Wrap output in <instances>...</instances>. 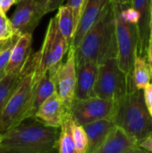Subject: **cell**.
<instances>
[{"instance_id":"cell-24","label":"cell","mask_w":152,"mask_h":153,"mask_svg":"<svg viewBox=\"0 0 152 153\" xmlns=\"http://www.w3.org/2000/svg\"><path fill=\"white\" fill-rule=\"evenodd\" d=\"M18 35L10 22V19L6 16V14L0 10V43L5 42ZM21 37V36H20Z\"/></svg>"},{"instance_id":"cell-2","label":"cell","mask_w":152,"mask_h":153,"mask_svg":"<svg viewBox=\"0 0 152 153\" xmlns=\"http://www.w3.org/2000/svg\"><path fill=\"white\" fill-rule=\"evenodd\" d=\"M73 49L76 66L88 62L99 65L109 58L117 57L115 14L111 2Z\"/></svg>"},{"instance_id":"cell-1","label":"cell","mask_w":152,"mask_h":153,"mask_svg":"<svg viewBox=\"0 0 152 153\" xmlns=\"http://www.w3.org/2000/svg\"><path fill=\"white\" fill-rule=\"evenodd\" d=\"M59 133L36 117L23 119L3 134L0 153H58Z\"/></svg>"},{"instance_id":"cell-5","label":"cell","mask_w":152,"mask_h":153,"mask_svg":"<svg viewBox=\"0 0 152 153\" xmlns=\"http://www.w3.org/2000/svg\"><path fill=\"white\" fill-rule=\"evenodd\" d=\"M112 5L116 22L117 61L121 70L127 75L129 83L128 92H130L135 90L132 82V71L138 47L137 24L130 22L124 18L121 4L112 3Z\"/></svg>"},{"instance_id":"cell-11","label":"cell","mask_w":152,"mask_h":153,"mask_svg":"<svg viewBox=\"0 0 152 153\" xmlns=\"http://www.w3.org/2000/svg\"><path fill=\"white\" fill-rule=\"evenodd\" d=\"M62 64V63H61ZM61 64L49 68L39 81L33 85V91L30 98V101L24 116V119L29 117H34L40 105L53 93L56 91V81L57 71Z\"/></svg>"},{"instance_id":"cell-31","label":"cell","mask_w":152,"mask_h":153,"mask_svg":"<svg viewBox=\"0 0 152 153\" xmlns=\"http://www.w3.org/2000/svg\"><path fill=\"white\" fill-rule=\"evenodd\" d=\"M139 147L152 153V134L139 143Z\"/></svg>"},{"instance_id":"cell-3","label":"cell","mask_w":152,"mask_h":153,"mask_svg":"<svg viewBox=\"0 0 152 153\" xmlns=\"http://www.w3.org/2000/svg\"><path fill=\"white\" fill-rule=\"evenodd\" d=\"M139 143L152 134V117L144 102L143 91L134 90L116 101L111 119Z\"/></svg>"},{"instance_id":"cell-14","label":"cell","mask_w":152,"mask_h":153,"mask_svg":"<svg viewBox=\"0 0 152 153\" xmlns=\"http://www.w3.org/2000/svg\"><path fill=\"white\" fill-rule=\"evenodd\" d=\"M65 113L63 102L56 91L40 105L34 117L47 126L60 128Z\"/></svg>"},{"instance_id":"cell-28","label":"cell","mask_w":152,"mask_h":153,"mask_svg":"<svg viewBox=\"0 0 152 153\" xmlns=\"http://www.w3.org/2000/svg\"><path fill=\"white\" fill-rule=\"evenodd\" d=\"M147 61L150 67L151 72V82L152 83V31L150 34V39H149V46H148V51H147Z\"/></svg>"},{"instance_id":"cell-35","label":"cell","mask_w":152,"mask_h":153,"mask_svg":"<svg viewBox=\"0 0 152 153\" xmlns=\"http://www.w3.org/2000/svg\"><path fill=\"white\" fill-rule=\"evenodd\" d=\"M2 136H3V134H0V142H1V140H2Z\"/></svg>"},{"instance_id":"cell-17","label":"cell","mask_w":152,"mask_h":153,"mask_svg":"<svg viewBox=\"0 0 152 153\" xmlns=\"http://www.w3.org/2000/svg\"><path fill=\"white\" fill-rule=\"evenodd\" d=\"M31 34H24L19 38L12 49L10 59L4 69L5 75L17 74L22 70L24 65L31 55Z\"/></svg>"},{"instance_id":"cell-10","label":"cell","mask_w":152,"mask_h":153,"mask_svg":"<svg viewBox=\"0 0 152 153\" xmlns=\"http://www.w3.org/2000/svg\"><path fill=\"white\" fill-rule=\"evenodd\" d=\"M65 61H63L56 74V93L61 99L65 111L68 113L74 100L76 87V65L74 49L70 47Z\"/></svg>"},{"instance_id":"cell-15","label":"cell","mask_w":152,"mask_h":153,"mask_svg":"<svg viewBox=\"0 0 152 153\" xmlns=\"http://www.w3.org/2000/svg\"><path fill=\"white\" fill-rule=\"evenodd\" d=\"M99 65L92 62L76 66V87L74 99L84 100L94 97V85L97 79Z\"/></svg>"},{"instance_id":"cell-23","label":"cell","mask_w":152,"mask_h":153,"mask_svg":"<svg viewBox=\"0 0 152 153\" xmlns=\"http://www.w3.org/2000/svg\"><path fill=\"white\" fill-rule=\"evenodd\" d=\"M73 138L77 153H86L88 148V138L82 126H73Z\"/></svg>"},{"instance_id":"cell-29","label":"cell","mask_w":152,"mask_h":153,"mask_svg":"<svg viewBox=\"0 0 152 153\" xmlns=\"http://www.w3.org/2000/svg\"><path fill=\"white\" fill-rule=\"evenodd\" d=\"M19 0H0V10L6 13L12 5L18 3Z\"/></svg>"},{"instance_id":"cell-18","label":"cell","mask_w":152,"mask_h":153,"mask_svg":"<svg viewBox=\"0 0 152 153\" xmlns=\"http://www.w3.org/2000/svg\"><path fill=\"white\" fill-rule=\"evenodd\" d=\"M115 126L116 125L111 119H101L82 126L88 138L86 153H92L97 150Z\"/></svg>"},{"instance_id":"cell-27","label":"cell","mask_w":152,"mask_h":153,"mask_svg":"<svg viewBox=\"0 0 152 153\" xmlns=\"http://www.w3.org/2000/svg\"><path fill=\"white\" fill-rule=\"evenodd\" d=\"M144 102L147 107V109L152 117V83H149L143 90Z\"/></svg>"},{"instance_id":"cell-13","label":"cell","mask_w":152,"mask_h":153,"mask_svg":"<svg viewBox=\"0 0 152 153\" xmlns=\"http://www.w3.org/2000/svg\"><path fill=\"white\" fill-rule=\"evenodd\" d=\"M133 7L138 13L137 55L147 58L151 30V0H133Z\"/></svg>"},{"instance_id":"cell-20","label":"cell","mask_w":152,"mask_h":153,"mask_svg":"<svg viewBox=\"0 0 152 153\" xmlns=\"http://www.w3.org/2000/svg\"><path fill=\"white\" fill-rule=\"evenodd\" d=\"M58 12L56 14L57 24L59 30L66 39V41L71 46L73 34L76 30V25L74 22V17L72 9L66 4H62L58 7Z\"/></svg>"},{"instance_id":"cell-8","label":"cell","mask_w":152,"mask_h":153,"mask_svg":"<svg viewBox=\"0 0 152 153\" xmlns=\"http://www.w3.org/2000/svg\"><path fill=\"white\" fill-rule=\"evenodd\" d=\"M116 108V101L99 97L73 100L69 114L73 122L84 126L101 119H112Z\"/></svg>"},{"instance_id":"cell-21","label":"cell","mask_w":152,"mask_h":153,"mask_svg":"<svg viewBox=\"0 0 152 153\" xmlns=\"http://www.w3.org/2000/svg\"><path fill=\"white\" fill-rule=\"evenodd\" d=\"M132 82L135 90H143L151 83V72L147 58L135 55L132 71Z\"/></svg>"},{"instance_id":"cell-12","label":"cell","mask_w":152,"mask_h":153,"mask_svg":"<svg viewBox=\"0 0 152 153\" xmlns=\"http://www.w3.org/2000/svg\"><path fill=\"white\" fill-rule=\"evenodd\" d=\"M110 0H88L80 16L75 32L70 47L75 48L87 33V31L96 23L102 14Z\"/></svg>"},{"instance_id":"cell-32","label":"cell","mask_w":152,"mask_h":153,"mask_svg":"<svg viewBox=\"0 0 152 153\" xmlns=\"http://www.w3.org/2000/svg\"><path fill=\"white\" fill-rule=\"evenodd\" d=\"M125 153H151L150 152H148V151H146V150H144V149H142V148H141V147H135V148H133V149H132V150H130V151H128V152H126Z\"/></svg>"},{"instance_id":"cell-7","label":"cell","mask_w":152,"mask_h":153,"mask_svg":"<svg viewBox=\"0 0 152 153\" xmlns=\"http://www.w3.org/2000/svg\"><path fill=\"white\" fill-rule=\"evenodd\" d=\"M69 48V43L59 30L56 17L54 16L49 21L44 42L39 50V60L35 70L33 85L39 81L49 68L63 62V58Z\"/></svg>"},{"instance_id":"cell-6","label":"cell","mask_w":152,"mask_h":153,"mask_svg":"<svg viewBox=\"0 0 152 153\" xmlns=\"http://www.w3.org/2000/svg\"><path fill=\"white\" fill-rule=\"evenodd\" d=\"M129 91L127 75L121 70L117 57L109 58L99 65L94 96L117 101Z\"/></svg>"},{"instance_id":"cell-25","label":"cell","mask_w":152,"mask_h":153,"mask_svg":"<svg viewBox=\"0 0 152 153\" xmlns=\"http://www.w3.org/2000/svg\"><path fill=\"white\" fill-rule=\"evenodd\" d=\"M88 0H66V5L69 6L73 13V17H74V22L75 25L77 27L80 16L82 14V12Z\"/></svg>"},{"instance_id":"cell-34","label":"cell","mask_w":152,"mask_h":153,"mask_svg":"<svg viewBox=\"0 0 152 153\" xmlns=\"http://www.w3.org/2000/svg\"><path fill=\"white\" fill-rule=\"evenodd\" d=\"M151 31H152V0H151Z\"/></svg>"},{"instance_id":"cell-26","label":"cell","mask_w":152,"mask_h":153,"mask_svg":"<svg viewBox=\"0 0 152 153\" xmlns=\"http://www.w3.org/2000/svg\"><path fill=\"white\" fill-rule=\"evenodd\" d=\"M13 47L5 48L4 50L0 51V79H2L3 77L5 76L4 74V69L8 64V61L10 59V56H11V52Z\"/></svg>"},{"instance_id":"cell-16","label":"cell","mask_w":152,"mask_h":153,"mask_svg":"<svg viewBox=\"0 0 152 153\" xmlns=\"http://www.w3.org/2000/svg\"><path fill=\"white\" fill-rule=\"evenodd\" d=\"M135 147H138V143L124 130L115 126L101 145L92 153H125Z\"/></svg>"},{"instance_id":"cell-9","label":"cell","mask_w":152,"mask_h":153,"mask_svg":"<svg viewBox=\"0 0 152 153\" xmlns=\"http://www.w3.org/2000/svg\"><path fill=\"white\" fill-rule=\"evenodd\" d=\"M48 0H19L10 22L14 31L22 36L31 34L47 14Z\"/></svg>"},{"instance_id":"cell-4","label":"cell","mask_w":152,"mask_h":153,"mask_svg":"<svg viewBox=\"0 0 152 153\" xmlns=\"http://www.w3.org/2000/svg\"><path fill=\"white\" fill-rule=\"evenodd\" d=\"M39 60V51L30 55L24 65L21 80L0 111V134H5L24 119L33 91V77Z\"/></svg>"},{"instance_id":"cell-30","label":"cell","mask_w":152,"mask_h":153,"mask_svg":"<svg viewBox=\"0 0 152 153\" xmlns=\"http://www.w3.org/2000/svg\"><path fill=\"white\" fill-rule=\"evenodd\" d=\"M65 0H48V4L47 8V13L57 10L60 5L64 4Z\"/></svg>"},{"instance_id":"cell-22","label":"cell","mask_w":152,"mask_h":153,"mask_svg":"<svg viewBox=\"0 0 152 153\" xmlns=\"http://www.w3.org/2000/svg\"><path fill=\"white\" fill-rule=\"evenodd\" d=\"M22 74L23 70L17 74H6L4 77L0 79V111L7 101L10 95L14 91L15 87L17 86L19 81L22 76Z\"/></svg>"},{"instance_id":"cell-33","label":"cell","mask_w":152,"mask_h":153,"mask_svg":"<svg viewBox=\"0 0 152 153\" xmlns=\"http://www.w3.org/2000/svg\"><path fill=\"white\" fill-rule=\"evenodd\" d=\"M112 3L118 4L121 5H125V4H133V0H110Z\"/></svg>"},{"instance_id":"cell-19","label":"cell","mask_w":152,"mask_h":153,"mask_svg":"<svg viewBox=\"0 0 152 153\" xmlns=\"http://www.w3.org/2000/svg\"><path fill=\"white\" fill-rule=\"evenodd\" d=\"M73 124L74 122L70 114L65 113L60 126V133L57 143L58 153H77L73 138Z\"/></svg>"}]
</instances>
